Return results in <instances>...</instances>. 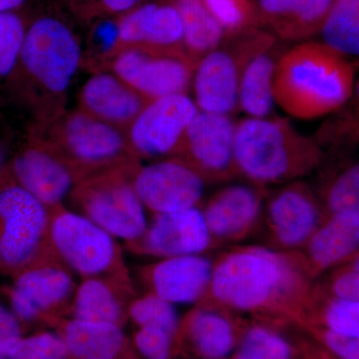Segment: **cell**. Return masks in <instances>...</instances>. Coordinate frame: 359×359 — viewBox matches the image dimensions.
<instances>
[{
  "mask_svg": "<svg viewBox=\"0 0 359 359\" xmlns=\"http://www.w3.org/2000/svg\"><path fill=\"white\" fill-rule=\"evenodd\" d=\"M299 256L243 247L212 263L209 290L198 304L302 323L313 289Z\"/></svg>",
  "mask_w": 359,
  "mask_h": 359,
  "instance_id": "1",
  "label": "cell"
},
{
  "mask_svg": "<svg viewBox=\"0 0 359 359\" xmlns=\"http://www.w3.org/2000/svg\"><path fill=\"white\" fill-rule=\"evenodd\" d=\"M355 79L349 59L323 42H306L283 52L273 77V97L292 117L318 119L349 102Z\"/></svg>",
  "mask_w": 359,
  "mask_h": 359,
  "instance_id": "2",
  "label": "cell"
},
{
  "mask_svg": "<svg viewBox=\"0 0 359 359\" xmlns=\"http://www.w3.org/2000/svg\"><path fill=\"white\" fill-rule=\"evenodd\" d=\"M238 176L252 185L290 183L306 176L325 160L313 137L280 118H245L237 122L235 139Z\"/></svg>",
  "mask_w": 359,
  "mask_h": 359,
  "instance_id": "3",
  "label": "cell"
},
{
  "mask_svg": "<svg viewBox=\"0 0 359 359\" xmlns=\"http://www.w3.org/2000/svg\"><path fill=\"white\" fill-rule=\"evenodd\" d=\"M43 140L76 174L79 182L112 168L140 164L126 132L81 109L70 111L47 124Z\"/></svg>",
  "mask_w": 359,
  "mask_h": 359,
  "instance_id": "4",
  "label": "cell"
},
{
  "mask_svg": "<svg viewBox=\"0 0 359 359\" xmlns=\"http://www.w3.org/2000/svg\"><path fill=\"white\" fill-rule=\"evenodd\" d=\"M140 164L112 168L87 177L69 195L77 212L114 238L136 242L147 229L145 207L133 185Z\"/></svg>",
  "mask_w": 359,
  "mask_h": 359,
  "instance_id": "5",
  "label": "cell"
},
{
  "mask_svg": "<svg viewBox=\"0 0 359 359\" xmlns=\"http://www.w3.org/2000/svg\"><path fill=\"white\" fill-rule=\"evenodd\" d=\"M49 238L58 259L81 278L132 280L115 238L79 212L50 210Z\"/></svg>",
  "mask_w": 359,
  "mask_h": 359,
  "instance_id": "6",
  "label": "cell"
},
{
  "mask_svg": "<svg viewBox=\"0 0 359 359\" xmlns=\"http://www.w3.org/2000/svg\"><path fill=\"white\" fill-rule=\"evenodd\" d=\"M50 210L18 184L0 189V266L23 271L60 261L49 238ZM61 262V261H60Z\"/></svg>",
  "mask_w": 359,
  "mask_h": 359,
  "instance_id": "7",
  "label": "cell"
},
{
  "mask_svg": "<svg viewBox=\"0 0 359 359\" xmlns=\"http://www.w3.org/2000/svg\"><path fill=\"white\" fill-rule=\"evenodd\" d=\"M82 57L79 42L68 26L46 16L26 32L20 61L40 90L55 100H62Z\"/></svg>",
  "mask_w": 359,
  "mask_h": 359,
  "instance_id": "8",
  "label": "cell"
},
{
  "mask_svg": "<svg viewBox=\"0 0 359 359\" xmlns=\"http://www.w3.org/2000/svg\"><path fill=\"white\" fill-rule=\"evenodd\" d=\"M196 66L185 50L131 46L119 52L110 69L148 101H153L179 94L188 95Z\"/></svg>",
  "mask_w": 359,
  "mask_h": 359,
  "instance_id": "9",
  "label": "cell"
},
{
  "mask_svg": "<svg viewBox=\"0 0 359 359\" xmlns=\"http://www.w3.org/2000/svg\"><path fill=\"white\" fill-rule=\"evenodd\" d=\"M264 33L240 34L230 44L219 47L201 59L193 78L195 103L203 112L233 116L240 110L241 76L248 59Z\"/></svg>",
  "mask_w": 359,
  "mask_h": 359,
  "instance_id": "10",
  "label": "cell"
},
{
  "mask_svg": "<svg viewBox=\"0 0 359 359\" xmlns=\"http://www.w3.org/2000/svg\"><path fill=\"white\" fill-rule=\"evenodd\" d=\"M72 271L60 261L21 271L9 292L13 313L23 321H43L51 327L69 318L77 285Z\"/></svg>",
  "mask_w": 359,
  "mask_h": 359,
  "instance_id": "11",
  "label": "cell"
},
{
  "mask_svg": "<svg viewBox=\"0 0 359 359\" xmlns=\"http://www.w3.org/2000/svg\"><path fill=\"white\" fill-rule=\"evenodd\" d=\"M237 122L233 116L200 111L187 129L176 158L185 161L205 183H224L238 176L235 156Z\"/></svg>",
  "mask_w": 359,
  "mask_h": 359,
  "instance_id": "12",
  "label": "cell"
},
{
  "mask_svg": "<svg viewBox=\"0 0 359 359\" xmlns=\"http://www.w3.org/2000/svg\"><path fill=\"white\" fill-rule=\"evenodd\" d=\"M199 109L186 94L150 101L126 132L135 155L176 158L187 129Z\"/></svg>",
  "mask_w": 359,
  "mask_h": 359,
  "instance_id": "13",
  "label": "cell"
},
{
  "mask_svg": "<svg viewBox=\"0 0 359 359\" xmlns=\"http://www.w3.org/2000/svg\"><path fill=\"white\" fill-rule=\"evenodd\" d=\"M205 184L204 178L179 158L140 166L133 178L142 204L154 215L197 207L204 195Z\"/></svg>",
  "mask_w": 359,
  "mask_h": 359,
  "instance_id": "14",
  "label": "cell"
},
{
  "mask_svg": "<svg viewBox=\"0 0 359 359\" xmlns=\"http://www.w3.org/2000/svg\"><path fill=\"white\" fill-rule=\"evenodd\" d=\"M214 245L204 214L195 207L156 214L144 235L126 248L133 254L166 259L202 255Z\"/></svg>",
  "mask_w": 359,
  "mask_h": 359,
  "instance_id": "15",
  "label": "cell"
},
{
  "mask_svg": "<svg viewBox=\"0 0 359 359\" xmlns=\"http://www.w3.org/2000/svg\"><path fill=\"white\" fill-rule=\"evenodd\" d=\"M325 214L311 187L290 182L269 198L266 205L271 238L280 250L302 249L318 229Z\"/></svg>",
  "mask_w": 359,
  "mask_h": 359,
  "instance_id": "16",
  "label": "cell"
},
{
  "mask_svg": "<svg viewBox=\"0 0 359 359\" xmlns=\"http://www.w3.org/2000/svg\"><path fill=\"white\" fill-rule=\"evenodd\" d=\"M13 173L18 185L49 210L62 205L79 183L69 165L41 137L16 156Z\"/></svg>",
  "mask_w": 359,
  "mask_h": 359,
  "instance_id": "17",
  "label": "cell"
},
{
  "mask_svg": "<svg viewBox=\"0 0 359 359\" xmlns=\"http://www.w3.org/2000/svg\"><path fill=\"white\" fill-rule=\"evenodd\" d=\"M212 263L202 255L166 257L138 269L148 292L171 304H199L211 283Z\"/></svg>",
  "mask_w": 359,
  "mask_h": 359,
  "instance_id": "18",
  "label": "cell"
},
{
  "mask_svg": "<svg viewBox=\"0 0 359 359\" xmlns=\"http://www.w3.org/2000/svg\"><path fill=\"white\" fill-rule=\"evenodd\" d=\"M264 188L233 184L224 187L203 210L215 242L242 240L254 230L264 205Z\"/></svg>",
  "mask_w": 359,
  "mask_h": 359,
  "instance_id": "19",
  "label": "cell"
},
{
  "mask_svg": "<svg viewBox=\"0 0 359 359\" xmlns=\"http://www.w3.org/2000/svg\"><path fill=\"white\" fill-rule=\"evenodd\" d=\"M299 256L311 280L341 266L359 250V214L327 215Z\"/></svg>",
  "mask_w": 359,
  "mask_h": 359,
  "instance_id": "20",
  "label": "cell"
},
{
  "mask_svg": "<svg viewBox=\"0 0 359 359\" xmlns=\"http://www.w3.org/2000/svg\"><path fill=\"white\" fill-rule=\"evenodd\" d=\"M150 102L114 73L98 71L79 94V109L127 132Z\"/></svg>",
  "mask_w": 359,
  "mask_h": 359,
  "instance_id": "21",
  "label": "cell"
},
{
  "mask_svg": "<svg viewBox=\"0 0 359 359\" xmlns=\"http://www.w3.org/2000/svg\"><path fill=\"white\" fill-rule=\"evenodd\" d=\"M226 309L201 306L180 321L177 346L202 359L229 358L238 342V330Z\"/></svg>",
  "mask_w": 359,
  "mask_h": 359,
  "instance_id": "22",
  "label": "cell"
},
{
  "mask_svg": "<svg viewBox=\"0 0 359 359\" xmlns=\"http://www.w3.org/2000/svg\"><path fill=\"white\" fill-rule=\"evenodd\" d=\"M122 49L144 46L185 50L181 15L175 4H149L134 9L118 22Z\"/></svg>",
  "mask_w": 359,
  "mask_h": 359,
  "instance_id": "23",
  "label": "cell"
},
{
  "mask_svg": "<svg viewBox=\"0 0 359 359\" xmlns=\"http://www.w3.org/2000/svg\"><path fill=\"white\" fill-rule=\"evenodd\" d=\"M136 297L132 280L107 278H82L71 308V318L124 327L130 304Z\"/></svg>",
  "mask_w": 359,
  "mask_h": 359,
  "instance_id": "24",
  "label": "cell"
},
{
  "mask_svg": "<svg viewBox=\"0 0 359 359\" xmlns=\"http://www.w3.org/2000/svg\"><path fill=\"white\" fill-rule=\"evenodd\" d=\"M283 50L275 37L264 34L248 59L241 76L238 106L250 118H269L275 106L273 77Z\"/></svg>",
  "mask_w": 359,
  "mask_h": 359,
  "instance_id": "25",
  "label": "cell"
},
{
  "mask_svg": "<svg viewBox=\"0 0 359 359\" xmlns=\"http://www.w3.org/2000/svg\"><path fill=\"white\" fill-rule=\"evenodd\" d=\"M54 328L74 359H124L135 353L118 325L66 318Z\"/></svg>",
  "mask_w": 359,
  "mask_h": 359,
  "instance_id": "26",
  "label": "cell"
},
{
  "mask_svg": "<svg viewBox=\"0 0 359 359\" xmlns=\"http://www.w3.org/2000/svg\"><path fill=\"white\" fill-rule=\"evenodd\" d=\"M335 0H259V16L283 40L297 41L320 32Z\"/></svg>",
  "mask_w": 359,
  "mask_h": 359,
  "instance_id": "27",
  "label": "cell"
},
{
  "mask_svg": "<svg viewBox=\"0 0 359 359\" xmlns=\"http://www.w3.org/2000/svg\"><path fill=\"white\" fill-rule=\"evenodd\" d=\"M174 4L183 22L184 49L198 65L221 46L226 33L203 0H176Z\"/></svg>",
  "mask_w": 359,
  "mask_h": 359,
  "instance_id": "28",
  "label": "cell"
},
{
  "mask_svg": "<svg viewBox=\"0 0 359 359\" xmlns=\"http://www.w3.org/2000/svg\"><path fill=\"white\" fill-rule=\"evenodd\" d=\"M320 32L323 43L332 50L359 58V0H335Z\"/></svg>",
  "mask_w": 359,
  "mask_h": 359,
  "instance_id": "29",
  "label": "cell"
},
{
  "mask_svg": "<svg viewBox=\"0 0 359 359\" xmlns=\"http://www.w3.org/2000/svg\"><path fill=\"white\" fill-rule=\"evenodd\" d=\"M304 323L320 325L337 334L359 340V302L337 299L313 290Z\"/></svg>",
  "mask_w": 359,
  "mask_h": 359,
  "instance_id": "30",
  "label": "cell"
},
{
  "mask_svg": "<svg viewBox=\"0 0 359 359\" xmlns=\"http://www.w3.org/2000/svg\"><path fill=\"white\" fill-rule=\"evenodd\" d=\"M320 194L325 216L339 212L359 214V160L339 165L325 179Z\"/></svg>",
  "mask_w": 359,
  "mask_h": 359,
  "instance_id": "31",
  "label": "cell"
},
{
  "mask_svg": "<svg viewBox=\"0 0 359 359\" xmlns=\"http://www.w3.org/2000/svg\"><path fill=\"white\" fill-rule=\"evenodd\" d=\"M233 359H295V353L282 335L271 328L256 325L243 332Z\"/></svg>",
  "mask_w": 359,
  "mask_h": 359,
  "instance_id": "32",
  "label": "cell"
},
{
  "mask_svg": "<svg viewBox=\"0 0 359 359\" xmlns=\"http://www.w3.org/2000/svg\"><path fill=\"white\" fill-rule=\"evenodd\" d=\"M128 318L137 327H157L178 334L180 320L174 304L150 292L135 297L129 306Z\"/></svg>",
  "mask_w": 359,
  "mask_h": 359,
  "instance_id": "33",
  "label": "cell"
},
{
  "mask_svg": "<svg viewBox=\"0 0 359 359\" xmlns=\"http://www.w3.org/2000/svg\"><path fill=\"white\" fill-rule=\"evenodd\" d=\"M25 35L20 18L13 13H0V77L7 76L18 65Z\"/></svg>",
  "mask_w": 359,
  "mask_h": 359,
  "instance_id": "34",
  "label": "cell"
},
{
  "mask_svg": "<svg viewBox=\"0 0 359 359\" xmlns=\"http://www.w3.org/2000/svg\"><path fill=\"white\" fill-rule=\"evenodd\" d=\"M339 112L341 115L337 118V121L323 127L318 138L325 143L359 145V75L351 100Z\"/></svg>",
  "mask_w": 359,
  "mask_h": 359,
  "instance_id": "35",
  "label": "cell"
},
{
  "mask_svg": "<svg viewBox=\"0 0 359 359\" xmlns=\"http://www.w3.org/2000/svg\"><path fill=\"white\" fill-rule=\"evenodd\" d=\"M224 33L233 37L248 32L254 21V11L249 0H203Z\"/></svg>",
  "mask_w": 359,
  "mask_h": 359,
  "instance_id": "36",
  "label": "cell"
},
{
  "mask_svg": "<svg viewBox=\"0 0 359 359\" xmlns=\"http://www.w3.org/2000/svg\"><path fill=\"white\" fill-rule=\"evenodd\" d=\"M8 359H74L57 332H40L22 337Z\"/></svg>",
  "mask_w": 359,
  "mask_h": 359,
  "instance_id": "37",
  "label": "cell"
},
{
  "mask_svg": "<svg viewBox=\"0 0 359 359\" xmlns=\"http://www.w3.org/2000/svg\"><path fill=\"white\" fill-rule=\"evenodd\" d=\"M133 346L145 359H171L178 351L177 335L157 327H138Z\"/></svg>",
  "mask_w": 359,
  "mask_h": 359,
  "instance_id": "38",
  "label": "cell"
},
{
  "mask_svg": "<svg viewBox=\"0 0 359 359\" xmlns=\"http://www.w3.org/2000/svg\"><path fill=\"white\" fill-rule=\"evenodd\" d=\"M314 341L327 349L328 353L339 359H359V340L346 337L320 327V325L304 323Z\"/></svg>",
  "mask_w": 359,
  "mask_h": 359,
  "instance_id": "39",
  "label": "cell"
},
{
  "mask_svg": "<svg viewBox=\"0 0 359 359\" xmlns=\"http://www.w3.org/2000/svg\"><path fill=\"white\" fill-rule=\"evenodd\" d=\"M318 290L337 299L359 302V271L340 266Z\"/></svg>",
  "mask_w": 359,
  "mask_h": 359,
  "instance_id": "40",
  "label": "cell"
},
{
  "mask_svg": "<svg viewBox=\"0 0 359 359\" xmlns=\"http://www.w3.org/2000/svg\"><path fill=\"white\" fill-rule=\"evenodd\" d=\"M21 339L22 332L18 316L0 304V356L8 358Z\"/></svg>",
  "mask_w": 359,
  "mask_h": 359,
  "instance_id": "41",
  "label": "cell"
},
{
  "mask_svg": "<svg viewBox=\"0 0 359 359\" xmlns=\"http://www.w3.org/2000/svg\"><path fill=\"white\" fill-rule=\"evenodd\" d=\"M143 0H100L101 6L109 13L128 11Z\"/></svg>",
  "mask_w": 359,
  "mask_h": 359,
  "instance_id": "42",
  "label": "cell"
},
{
  "mask_svg": "<svg viewBox=\"0 0 359 359\" xmlns=\"http://www.w3.org/2000/svg\"><path fill=\"white\" fill-rule=\"evenodd\" d=\"M302 351L306 353V359H339L335 358L332 353H328L327 349L320 346L318 342H306Z\"/></svg>",
  "mask_w": 359,
  "mask_h": 359,
  "instance_id": "43",
  "label": "cell"
},
{
  "mask_svg": "<svg viewBox=\"0 0 359 359\" xmlns=\"http://www.w3.org/2000/svg\"><path fill=\"white\" fill-rule=\"evenodd\" d=\"M25 2V0H0V13H11Z\"/></svg>",
  "mask_w": 359,
  "mask_h": 359,
  "instance_id": "44",
  "label": "cell"
},
{
  "mask_svg": "<svg viewBox=\"0 0 359 359\" xmlns=\"http://www.w3.org/2000/svg\"><path fill=\"white\" fill-rule=\"evenodd\" d=\"M341 266H346V268L356 269L359 271V250L355 254L353 255L346 264H342Z\"/></svg>",
  "mask_w": 359,
  "mask_h": 359,
  "instance_id": "45",
  "label": "cell"
},
{
  "mask_svg": "<svg viewBox=\"0 0 359 359\" xmlns=\"http://www.w3.org/2000/svg\"><path fill=\"white\" fill-rule=\"evenodd\" d=\"M124 359H138V358H137L136 353H133Z\"/></svg>",
  "mask_w": 359,
  "mask_h": 359,
  "instance_id": "46",
  "label": "cell"
},
{
  "mask_svg": "<svg viewBox=\"0 0 359 359\" xmlns=\"http://www.w3.org/2000/svg\"><path fill=\"white\" fill-rule=\"evenodd\" d=\"M0 359H7L6 358H2V356H0Z\"/></svg>",
  "mask_w": 359,
  "mask_h": 359,
  "instance_id": "47",
  "label": "cell"
}]
</instances>
